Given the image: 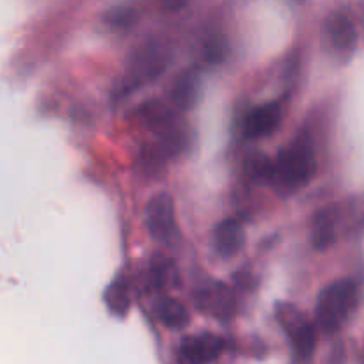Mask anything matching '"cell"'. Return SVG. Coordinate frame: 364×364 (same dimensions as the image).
Wrapping results in <instances>:
<instances>
[{"label":"cell","instance_id":"cell-16","mask_svg":"<svg viewBox=\"0 0 364 364\" xmlns=\"http://www.w3.org/2000/svg\"><path fill=\"white\" fill-rule=\"evenodd\" d=\"M203 57L208 64H217L226 57V39L223 36H210L203 46Z\"/></svg>","mask_w":364,"mask_h":364},{"label":"cell","instance_id":"cell-2","mask_svg":"<svg viewBox=\"0 0 364 364\" xmlns=\"http://www.w3.org/2000/svg\"><path fill=\"white\" fill-rule=\"evenodd\" d=\"M358 304V287L350 279L327 284L316 302V322L322 333L334 334L341 329Z\"/></svg>","mask_w":364,"mask_h":364},{"label":"cell","instance_id":"cell-1","mask_svg":"<svg viewBox=\"0 0 364 364\" xmlns=\"http://www.w3.org/2000/svg\"><path fill=\"white\" fill-rule=\"evenodd\" d=\"M316 173V156L311 139L301 135L279 151L274 162V180L283 187L301 188L311 181Z\"/></svg>","mask_w":364,"mask_h":364},{"label":"cell","instance_id":"cell-13","mask_svg":"<svg viewBox=\"0 0 364 364\" xmlns=\"http://www.w3.org/2000/svg\"><path fill=\"white\" fill-rule=\"evenodd\" d=\"M244 169L245 174L255 181L274 180V162L263 151L247 153L244 160Z\"/></svg>","mask_w":364,"mask_h":364},{"label":"cell","instance_id":"cell-18","mask_svg":"<svg viewBox=\"0 0 364 364\" xmlns=\"http://www.w3.org/2000/svg\"><path fill=\"white\" fill-rule=\"evenodd\" d=\"M162 2V7L167 11H180L187 6L191 0H160Z\"/></svg>","mask_w":364,"mask_h":364},{"label":"cell","instance_id":"cell-15","mask_svg":"<svg viewBox=\"0 0 364 364\" xmlns=\"http://www.w3.org/2000/svg\"><path fill=\"white\" fill-rule=\"evenodd\" d=\"M103 20H105V23H109L110 27L127 28L135 23V20H137V11H135L134 7H116V9L107 11Z\"/></svg>","mask_w":364,"mask_h":364},{"label":"cell","instance_id":"cell-11","mask_svg":"<svg viewBox=\"0 0 364 364\" xmlns=\"http://www.w3.org/2000/svg\"><path fill=\"white\" fill-rule=\"evenodd\" d=\"M199 89V78L194 71H183L174 78L173 85H171V102L178 107L180 110H188L194 107L196 98H198Z\"/></svg>","mask_w":364,"mask_h":364},{"label":"cell","instance_id":"cell-19","mask_svg":"<svg viewBox=\"0 0 364 364\" xmlns=\"http://www.w3.org/2000/svg\"><path fill=\"white\" fill-rule=\"evenodd\" d=\"M301 2H302V0H301Z\"/></svg>","mask_w":364,"mask_h":364},{"label":"cell","instance_id":"cell-7","mask_svg":"<svg viewBox=\"0 0 364 364\" xmlns=\"http://www.w3.org/2000/svg\"><path fill=\"white\" fill-rule=\"evenodd\" d=\"M194 301L203 313H208L219 320H230L237 309L233 294L223 283H208L198 290Z\"/></svg>","mask_w":364,"mask_h":364},{"label":"cell","instance_id":"cell-4","mask_svg":"<svg viewBox=\"0 0 364 364\" xmlns=\"http://www.w3.org/2000/svg\"><path fill=\"white\" fill-rule=\"evenodd\" d=\"M146 223L151 237L160 242H171L176 235V213L173 198L166 192L155 194L146 206Z\"/></svg>","mask_w":364,"mask_h":364},{"label":"cell","instance_id":"cell-5","mask_svg":"<svg viewBox=\"0 0 364 364\" xmlns=\"http://www.w3.org/2000/svg\"><path fill=\"white\" fill-rule=\"evenodd\" d=\"M323 38L334 53L341 57L350 55L358 45V31L347 14L331 13L323 21Z\"/></svg>","mask_w":364,"mask_h":364},{"label":"cell","instance_id":"cell-6","mask_svg":"<svg viewBox=\"0 0 364 364\" xmlns=\"http://www.w3.org/2000/svg\"><path fill=\"white\" fill-rule=\"evenodd\" d=\"M224 352V340L215 334H194L180 343L178 354L181 364H210Z\"/></svg>","mask_w":364,"mask_h":364},{"label":"cell","instance_id":"cell-12","mask_svg":"<svg viewBox=\"0 0 364 364\" xmlns=\"http://www.w3.org/2000/svg\"><path fill=\"white\" fill-rule=\"evenodd\" d=\"M156 316L169 329H183L188 323V311L173 297H162L156 302Z\"/></svg>","mask_w":364,"mask_h":364},{"label":"cell","instance_id":"cell-9","mask_svg":"<svg viewBox=\"0 0 364 364\" xmlns=\"http://www.w3.org/2000/svg\"><path fill=\"white\" fill-rule=\"evenodd\" d=\"M244 245V230L235 219H224L213 230V247L223 258H233Z\"/></svg>","mask_w":364,"mask_h":364},{"label":"cell","instance_id":"cell-17","mask_svg":"<svg viewBox=\"0 0 364 364\" xmlns=\"http://www.w3.org/2000/svg\"><path fill=\"white\" fill-rule=\"evenodd\" d=\"M171 272H173V269H169V262H166V259H155L151 269H149V284L155 290H164L167 287V283L171 281Z\"/></svg>","mask_w":364,"mask_h":364},{"label":"cell","instance_id":"cell-10","mask_svg":"<svg viewBox=\"0 0 364 364\" xmlns=\"http://www.w3.org/2000/svg\"><path fill=\"white\" fill-rule=\"evenodd\" d=\"M336 240V212L323 208L311 220V244L318 251H326Z\"/></svg>","mask_w":364,"mask_h":364},{"label":"cell","instance_id":"cell-3","mask_svg":"<svg viewBox=\"0 0 364 364\" xmlns=\"http://www.w3.org/2000/svg\"><path fill=\"white\" fill-rule=\"evenodd\" d=\"M276 318L290 336L294 350L299 359H309L316 347L315 327L308 322L304 315L295 306L281 302L276 306Z\"/></svg>","mask_w":364,"mask_h":364},{"label":"cell","instance_id":"cell-8","mask_svg":"<svg viewBox=\"0 0 364 364\" xmlns=\"http://www.w3.org/2000/svg\"><path fill=\"white\" fill-rule=\"evenodd\" d=\"M281 119H283V110H281V105L277 102H270L265 103V105L256 107V109H252L251 112H249V116L245 117V137H267V135L274 134V132L277 130Z\"/></svg>","mask_w":364,"mask_h":364},{"label":"cell","instance_id":"cell-14","mask_svg":"<svg viewBox=\"0 0 364 364\" xmlns=\"http://www.w3.org/2000/svg\"><path fill=\"white\" fill-rule=\"evenodd\" d=\"M105 304L110 309V313L117 316H124L130 309L132 299L128 294V288L123 281H114L112 284H109L105 291Z\"/></svg>","mask_w":364,"mask_h":364}]
</instances>
